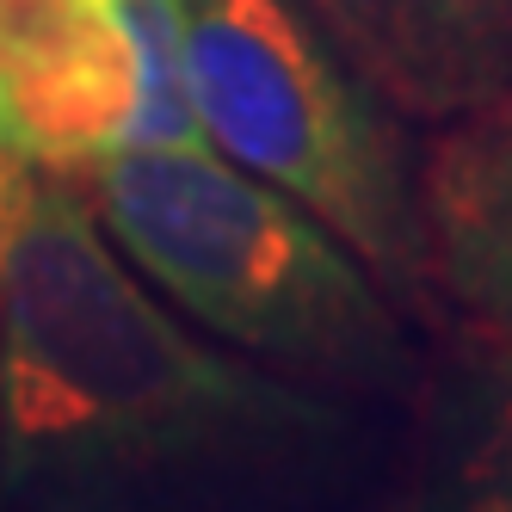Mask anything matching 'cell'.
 <instances>
[{
	"label": "cell",
	"instance_id": "1",
	"mask_svg": "<svg viewBox=\"0 0 512 512\" xmlns=\"http://www.w3.org/2000/svg\"><path fill=\"white\" fill-rule=\"evenodd\" d=\"M0 192V512H327L364 488L352 395L198 340L68 173L7 161Z\"/></svg>",
	"mask_w": 512,
	"mask_h": 512
},
{
	"label": "cell",
	"instance_id": "2",
	"mask_svg": "<svg viewBox=\"0 0 512 512\" xmlns=\"http://www.w3.org/2000/svg\"><path fill=\"white\" fill-rule=\"evenodd\" d=\"M81 192L161 297L272 371L352 401H420L408 309L315 216L216 149H124Z\"/></svg>",
	"mask_w": 512,
	"mask_h": 512
},
{
	"label": "cell",
	"instance_id": "3",
	"mask_svg": "<svg viewBox=\"0 0 512 512\" xmlns=\"http://www.w3.org/2000/svg\"><path fill=\"white\" fill-rule=\"evenodd\" d=\"M186 44L210 149L297 198L401 309L438 321L426 167L334 31L303 0H186Z\"/></svg>",
	"mask_w": 512,
	"mask_h": 512
},
{
	"label": "cell",
	"instance_id": "4",
	"mask_svg": "<svg viewBox=\"0 0 512 512\" xmlns=\"http://www.w3.org/2000/svg\"><path fill=\"white\" fill-rule=\"evenodd\" d=\"M142 68L112 0H0V155L87 173L136 142Z\"/></svg>",
	"mask_w": 512,
	"mask_h": 512
},
{
	"label": "cell",
	"instance_id": "5",
	"mask_svg": "<svg viewBox=\"0 0 512 512\" xmlns=\"http://www.w3.org/2000/svg\"><path fill=\"white\" fill-rule=\"evenodd\" d=\"M395 112L451 124L512 93V0H303Z\"/></svg>",
	"mask_w": 512,
	"mask_h": 512
},
{
	"label": "cell",
	"instance_id": "6",
	"mask_svg": "<svg viewBox=\"0 0 512 512\" xmlns=\"http://www.w3.org/2000/svg\"><path fill=\"white\" fill-rule=\"evenodd\" d=\"M426 223L438 297L512 340V93L451 118L426 161Z\"/></svg>",
	"mask_w": 512,
	"mask_h": 512
},
{
	"label": "cell",
	"instance_id": "7",
	"mask_svg": "<svg viewBox=\"0 0 512 512\" xmlns=\"http://www.w3.org/2000/svg\"><path fill=\"white\" fill-rule=\"evenodd\" d=\"M414 512H512V340L475 321L426 364Z\"/></svg>",
	"mask_w": 512,
	"mask_h": 512
},
{
	"label": "cell",
	"instance_id": "8",
	"mask_svg": "<svg viewBox=\"0 0 512 512\" xmlns=\"http://www.w3.org/2000/svg\"><path fill=\"white\" fill-rule=\"evenodd\" d=\"M0 167H7V161H0ZM0 235H7V192H0Z\"/></svg>",
	"mask_w": 512,
	"mask_h": 512
}]
</instances>
